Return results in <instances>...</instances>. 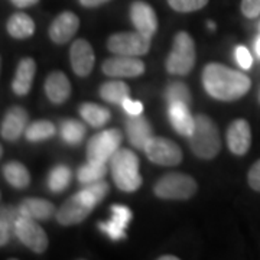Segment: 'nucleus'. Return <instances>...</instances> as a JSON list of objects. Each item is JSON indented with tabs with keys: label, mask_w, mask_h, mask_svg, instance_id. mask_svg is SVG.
<instances>
[{
	"label": "nucleus",
	"mask_w": 260,
	"mask_h": 260,
	"mask_svg": "<svg viewBox=\"0 0 260 260\" xmlns=\"http://www.w3.org/2000/svg\"><path fill=\"white\" fill-rule=\"evenodd\" d=\"M99 93L104 102L112 104H123V102L130 97V88L124 81L116 80V81H107L102 84Z\"/></svg>",
	"instance_id": "nucleus-26"
},
{
	"label": "nucleus",
	"mask_w": 260,
	"mask_h": 260,
	"mask_svg": "<svg viewBox=\"0 0 260 260\" xmlns=\"http://www.w3.org/2000/svg\"><path fill=\"white\" fill-rule=\"evenodd\" d=\"M94 208L88 204L80 192L70 197L56 211V221L61 225H74L85 220Z\"/></svg>",
	"instance_id": "nucleus-11"
},
{
	"label": "nucleus",
	"mask_w": 260,
	"mask_h": 260,
	"mask_svg": "<svg viewBox=\"0 0 260 260\" xmlns=\"http://www.w3.org/2000/svg\"><path fill=\"white\" fill-rule=\"evenodd\" d=\"M80 116L91 127H103L112 119L110 110L95 103H83L80 106Z\"/></svg>",
	"instance_id": "nucleus-24"
},
{
	"label": "nucleus",
	"mask_w": 260,
	"mask_h": 260,
	"mask_svg": "<svg viewBox=\"0 0 260 260\" xmlns=\"http://www.w3.org/2000/svg\"><path fill=\"white\" fill-rule=\"evenodd\" d=\"M37 74V62L32 58H23L18 64L15 78L12 83V88L15 94L18 95H25L30 91L32 83Z\"/></svg>",
	"instance_id": "nucleus-21"
},
{
	"label": "nucleus",
	"mask_w": 260,
	"mask_h": 260,
	"mask_svg": "<svg viewBox=\"0 0 260 260\" xmlns=\"http://www.w3.org/2000/svg\"><path fill=\"white\" fill-rule=\"evenodd\" d=\"M19 217V208L3 207L0 217V244L5 246L10 242L12 236H16V221Z\"/></svg>",
	"instance_id": "nucleus-27"
},
{
	"label": "nucleus",
	"mask_w": 260,
	"mask_h": 260,
	"mask_svg": "<svg viewBox=\"0 0 260 260\" xmlns=\"http://www.w3.org/2000/svg\"><path fill=\"white\" fill-rule=\"evenodd\" d=\"M126 133L129 142L133 148L143 150L148 140L153 136L152 135V126L146 117L143 116H130L126 120Z\"/></svg>",
	"instance_id": "nucleus-20"
},
{
	"label": "nucleus",
	"mask_w": 260,
	"mask_h": 260,
	"mask_svg": "<svg viewBox=\"0 0 260 260\" xmlns=\"http://www.w3.org/2000/svg\"><path fill=\"white\" fill-rule=\"evenodd\" d=\"M102 70L107 77L113 78H135L145 73V64L138 56L116 55L106 59Z\"/></svg>",
	"instance_id": "nucleus-10"
},
{
	"label": "nucleus",
	"mask_w": 260,
	"mask_h": 260,
	"mask_svg": "<svg viewBox=\"0 0 260 260\" xmlns=\"http://www.w3.org/2000/svg\"><path fill=\"white\" fill-rule=\"evenodd\" d=\"M189 148L200 159H213L221 150V138L217 124L205 114L195 116L194 133L189 136Z\"/></svg>",
	"instance_id": "nucleus-3"
},
{
	"label": "nucleus",
	"mask_w": 260,
	"mask_h": 260,
	"mask_svg": "<svg viewBox=\"0 0 260 260\" xmlns=\"http://www.w3.org/2000/svg\"><path fill=\"white\" fill-rule=\"evenodd\" d=\"M242 13L249 19L260 15V0H242Z\"/></svg>",
	"instance_id": "nucleus-36"
},
{
	"label": "nucleus",
	"mask_w": 260,
	"mask_h": 260,
	"mask_svg": "<svg viewBox=\"0 0 260 260\" xmlns=\"http://www.w3.org/2000/svg\"><path fill=\"white\" fill-rule=\"evenodd\" d=\"M70 59L73 71L78 77H87L91 74L95 62L93 47L85 39H77L70 49Z\"/></svg>",
	"instance_id": "nucleus-14"
},
{
	"label": "nucleus",
	"mask_w": 260,
	"mask_h": 260,
	"mask_svg": "<svg viewBox=\"0 0 260 260\" xmlns=\"http://www.w3.org/2000/svg\"><path fill=\"white\" fill-rule=\"evenodd\" d=\"M16 237L23 246L35 253H44L48 247V236L37 220L19 214L16 221Z\"/></svg>",
	"instance_id": "nucleus-9"
},
{
	"label": "nucleus",
	"mask_w": 260,
	"mask_h": 260,
	"mask_svg": "<svg viewBox=\"0 0 260 260\" xmlns=\"http://www.w3.org/2000/svg\"><path fill=\"white\" fill-rule=\"evenodd\" d=\"M18 208L20 215L34 218L37 221L38 220L47 221L55 213L54 204L49 203L48 200H42V198H28V200L22 201V204L19 205Z\"/></svg>",
	"instance_id": "nucleus-22"
},
{
	"label": "nucleus",
	"mask_w": 260,
	"mask_h": 260,
	"mask_svg": "<svg viewBox=\"0 0 260 260\" xmlns=\"http://www.w3.org/2000/svg\"><path fill=\"white\" fill-rule=\"evenodd\" d=\"M247 182L250 185L251 189L260 192V159L256 160L251 168L249 169V174H247Z\"/></svg>",
	"instance_id": "nucleus-37"
},
{
	"label": "nucleus",
	"mask_w": 260,
	"mask_h": 260,
	"mask_svg": "<svg viewBox=\"0 0 260 260\" xmlns=\"http://www.w3.org/2000/svg\"><path fill=\"white\" fill-rule=\"evenodd\" d=\"M227 146L232 153L243 156L249 152L251 146V129L249 121L237 119L227 129Z\"/></svg>",
	"instance_id": "nucleus-15"
},
{
	"label": "nucleus",
	"mask_w": 260,
	"mask_h": 260,
	"mask_svg": "<svg viewBox=\"0 0 260 260\" xmlns=\"http://www.w3.org/2000/svg\"><path fill=\"white\" fill-rule=\"evenodd\" d=\"M254 51H256V54L260 58V35L256 38V41H254Z\"/></svg>",
	"instance_id": "nucleus-41"
},
{
	"label": "nucleus",
	"mask_w": 260,
	"mask_h": 260,
	"mask_svg": "<svg viewBox=\"0 0 260 260\" xmlns=\"http://www.w3.org/2000/svg\"><path fill=\"white\" fill-rule=\"evenodd\" d=\"M165 99H167L168 106L177 104V103L185 104V106H189V104H191V93H189V88L186 87L185 84L179 83V81L171 83L168 85L167 90H165Z\"/></svg>",
	"instance_id": "nucleus-33"
},
{
	"label": "nucleus",
	"mask_w": 260,
	"mask_h": 260,
	"mask_svg": "<svg viewBox=\"0 0 260 260\" xmlns=\"http://www.w3.org/2000/svg\"><path fill=\"white\" fill-rule=\"evenodd\" d=\"M28 112L25 109L22 107L9 109L2 120V127H0L2 138L9 142L18 140L28 127Z\"/></svg>",
	"instance_id": "nucleus-16"
},
{
	"label": "nucleus",
	"mask_w": 260,
	"mask_h": 260,
	"mask_svg": "<svg viewBox=\"0 0 260 260\" xmlns=\"http://www.w3.org/2000/svg\"><path fill=\"white\" fill-rule=\"evenodd\" d=\"M107 164H100V162H91L88 160L85 165L78 169L77 178L78 182L83 185H88L97 181H102L103 178L107 175Z\"/></svg>",
	"instance_id": "nucleus-28"
},
{
	"label": "nucleus",
	"mask_w": 260,
	"mask_h": 260,
	"mask_svg": "<svg viewBox=\"0 0 260 260\" xmlns=\"http://www.w3.org/2000/svg\"><path fill=\"white\" fill-rule=\"evenodd\" d=\"M85 126L77 120H64L61 123V138L68 145H80L85 136Z\"/></svg>",
	"instance_id": "nucleus-31"
},
{
	"label": "nucleus",
	"mask_w": 260,
	"mask_h": 260,
	"mask_svg": "<svg viewBox=\"0 0 260 260\" xmlns=\"http://www.w3.org/2000/svg\"><path fill=\"white\" fill-rule=\"evenodd\" d=\"M55 124L48 120H38L30 123L25 130V138L28 142H42L51 139L55 135Z\"/></svg>",
	"instance_id": "nucleus-30"
},
{
	"label": "nucleus",
	"mask_w": 260,
	"mask_h": 260,
	"mask_svg": "<svg viewBox=\"0 0 260 260\" xmlns=\"http://www.w3.org/2000/svg\"><path fill=\"white\" fill-rule=\"evenodd\" d=\"M78 192L94 208L99 203H102L103 200H104V197L107 195V192H109V184L102 179V181H97V182H93V184L84 185Z\"/></svg>",
	"instance_id": "nucleus-32"
},
{
	"label": "nucleus",
	"mask_w": 260,
	"mask_h": 260,
	"mask_svg": "<svg viewBox=\"0 0 260 260\" xmlns=\"http://www.w3.org/2000/svg\"><path fill=\"white\" fill-rule=\"evenodd\" d=\"M198 184L194 178L182 172H169L159 178L153 192L162 200H188L197 192Z\"/></svg>",
	"instance_id": "nucleus-5"
},
{
	"label": "nucleus",
	"mask_w": 260,
	"mask_h": 260,
	"mask_svg": "<svg viewBox=\"0 0 260 260\" xmlns=\"http://www.w3.org/2000/svg\"><path fill=\"white\" fill-rule=\"evenodd\" d=\"M12 3L16 8H29V6H34L35 3H38V0H12Z\"/></svg>",
	"instance_id": "nucleus-40"
},
{
	"label": "nucleus",
	"mask_w": 260,
	"mask_h": 260,
	"mask_svg": "<svg viewBox=\"0 0 260 260\" xmlns=\"http://www.w3.org/2000/svg\"><path fill=\"white\" fill-rule=\"evenodd\" d=\"M44 88L48 100L54 104H62L71 95V83L68 77L61 71H54L48 75Z\"/></svg>",
	"instance_id": "nucleus-18"
},
{
	"label": "nucleus",
	"mask_w": 260,
	"mask_h": 260,
	"mask_svg": "<svg viewBox=\"0 0 260 260\" xmlns=\"http://www.w3.org/2000/svg\"><path fill=\"white\" fill-rule=\"evenodd\" d=\"M73 178L71 169L65 165H56L55 168L51 169L48 175V188L52 192H62L64 189L68 188L70 182Z\"/></svg>",
	"instance_id": "nucleus-29"
},
{
	"label": "nucleus",
	"mask_w": 260,
	"mask_h": 260,
	"mask_svg": "<svg viewBox=\"0 0 260 260\" xmlns=\"http://www.w3.org/2000/svg\"><path fill=\"white\" fill-rule=\"evenodd\" d=\"M152 164L162 167H175L182 160V150L174 140L152 136L143 149Z\"/></svg>",
	"instance_id": "nucleus-8"
},
{
	"label": "nucleus",
	"mask_w": 260,
	"mask_h": 260,
	"mask_svg": "<svg viewBox=\"0 0 260 260\" xmlns=\"http://www.w3.org/2000/svg\"><path fill=\"white\" fill-rule=\"evenodd\" d=\"M8 32L12 38L15 39H26L30 38L35 32V22L26 13L18 12L12 15L8 20Z\"/></svg>",
	"instance_id": "nucleus-23"
},
{
	"label": "nucleus",
	"mask_w": 260,
	"mask_h": 260,
	"mask_svg": "<svg viewBox=\"0 0 260 260\" xmlns=\"http://www.w3.org/2000/svg\"><path fill=\"white\" fill-rule=\"evenodd\" d=\"M84 8H97V6H102L104 3L110 2V0H78Z\"/></svg>",
	"instance_id": "nucleus-39"
},
{
	"label": "nucleus",
	"mask_w": 260,
	"mask_h": 260,
	"mask_svg": "<svg viewBox=\"0 0 260 260\" xmlns=\"http://www.w3.org/2000/svg\"><path fill=\"white\" fill-rule=\"evenodd\" d=\"M210 0H168V5L177 12L181 13H189V12H197L207 6Z\"/></svg>",
	"instance_id": "nucleus-34"
},
{
	"label": "nucleus",
	"mask_w": 260,
	"mask_h": 260,
	"mask_svg": "<svg viewBox=\"0 0 260 260\" xmlns=\"http://www.w3.org/2000/svg\"><path fill=\"white\" fill-rule=\"evenodd\" d=\"M139 158L130 149H119L110 159L113 181L123 192L138 191L143 182L139 172Z\"/></svg>",
	"instance_id": "nucleus-2"
},
{
	"label": "nucleus",
	"mask_w": 260,
	"mask_h": 260,
	"mask_svg": "<svg viewBox=\"0 0 260 260\" xmlns=\"http://www.w3.org/2000/svg\"><path fill=\"white\" fill-rule=\"evenodd\" d=\"M130 20L133 23V26L136 28L138 32L152 38L156 30H158V18L153 8L145 3L136 0L132 3L130 6Z\"/></svg>",
	"instance_id": "nucleus-12"
},
{
	"label": "nucleus",
	"mask_w": 260,
	"mask_h": 260,
	"mask_svg": "<svg viewBox=\"0 0 260 260\" xmlns=\"http://www.w3.org/2000/svg\"><path fill=\"white\" fill-rule=\"evenodd\" d=\"M121 132L117 129L103 130L94 135L87 145V160L107 164L113 155L120 149Z\"/></svg>",
	"instance_id": "nucleus-6"
},
{
	"label": "nucleus",
	"mask_w": 260,
	"mask_h": 260,
	"mask_svg": "<svg viewBox=\"0 0 260 260\" xmlns=\"http://www.w3.org/2000/svg\"><path fill=\"white\" fill-rule=\"evenodd\" d=\"M80 28V19L73 12H62L56 16L49 26V38L56 45H64L77 34Z\"/></svg>",
	"instance_id": "nucleus-13"
},
{
	"label": "nucleus",
	"mask_w": 260,
	"mask_h": 260,
	"mask_svg": "<svg viewBox=\"0 0 260 260\" xmlns=\"http://www.w3.org/2000/svg\"><path fill=\"white\" fill-rule=\"evenodd\" d=\"M201 78L205 91L220 102L239 100L249 93L251 87L250 78L247 75L218 62L205 65Z\"/></svg>",
	"instance_id": "nucleus-1"
},
{
	"label": "nucleus",
	"mask_w": 260,
	"mask_h": 260,
	"mask_svg": "<svg viewBox=\"0 0 260 260\" xmlns=\"http://www.w3.org/2000/svg\"><path fill=\"white\" fill-rule=\"evenodd\" d=\"M160 260H178L177 256H169V254H167V256H160L159 257Z\"/></svg>",
	"instance_id": "nucleus-42"
},
{
	"label": "nucleus",
	"mask_w": 260,
	"mask_h": 260,
	"mask_svg": "<svg viewBox=\"0 0 260 260\" xmlns=\"http://www.w3.org/2000/svg\"><path fill=\"white\" fill-rule=\"evenodd\" d=\"M133 214L129 210V207L120 204L112 205V220L106 221V223L99 224V229L103 233H106L112 240L117 242L126 237V227L130 223Z\"/></svg>",
	"instance_id": "nucleus-17"
},
{
	"label": "nucleus",
	"mask_w": 260,
	"mask_h": 260,
	"mask_svg": "<svg viewBox=\"0 0 260 260\" xmlns=\"http://www.w3.org/2000/svg\"><path fill=\"white\" fill-rule=\"evenodd\" d=\"M123 109H124V112L130 114V116H139L143 112V104L138 100H130V99H126L124 102H123Z\"/></svg>",
	"instance_id": "nucleus-38"
},
{
	"label": "nucleus",
	"mask_w": 260,
	"mask_h": 260,
	"mask_svg": "<svg viewBox=\"0 0 260 260\" xmlns=\"http://www.w3.org/2000/svg\"><path fill=\"white\" fill-rule=\"evenodd\" d=\"M259 102H260V95H259Z\"/></svg>",
	"instance_id": "nucleus-43"
},
{
	"label": "nucleus",
	"mask_w": 260,
	"mask_h": 260,
	"mask_svg": "<svg viewBox=\"0 0 260 260\" xmlns=\"http://www.w3.org/2000/svg\"><path fill=\"white\" fill-rule=\"evenodd\" d=\"M188 107L189 106L181 104V103L171 104L168 107V117H169L172 127L175 129L177 133H179L181 136H185V138H189L194 133L195 129V116L191 114Z\"/></svg>",
	"instance_id": "nucleus-19"
},
{
	"label": "nucleus",
	"mask_w": 260,
	"mask_h": 260,
	"mask_svg": "<svg viewBox=\"0 0 260 260\" xmlns=\"http://www.w3.org/2000/svg\"><path fill=\"white\" fill-rule=\"evenodd\" d=\"M195 44L188 32H178L172 49L165 61L167 71L172 75H186L191 73L195 65Z\"/></svg>",
	"instance_id": "nucleus-4"
},
{
	"label": "nucleus",
	"mask_w": 260,
	"mask_h": 260,
	"mask_svg": "<svg viewBox=\"0 0 260 260\" xmlns=\"http://www.w3.org/2000/svg\"><path fill=\"white\" fill-rule=\"evenodd\" d=\"M234 56H236V61H237V64L240 65L242 70H249L253 65V58H251L250 51L246 47H243V45H239L236 48Z\"/></svg>",
	"instance_id": "nucleus-35"
},
{
	"label": "nucleus",
	"mask_w": 260,
	"mask_h": 260,
	"mask_svg": "<svg viewBox=\"0 0 260 260\" xmlns=\"http://www.w3.org/2000/svg\"><path fill=\"white\" fill-rule=\"evenodd\" d=\"M150 39L140 32H119L107 39V48L114 55L142 56L150 49Z\"/></svg>",
	"instance_id": "nucleus-7"
},
{
	"label": "nucleus",
	"mask_w": 260,
	"mask_h": 260,
	"mask_svg": "<svg viewBox=\"0 0 260 260\" xmlns=\"http://www.w3.org/2000/svg\"><path fill=\"white\" fill-rule=\"evenodd\" d=\"M2 172H3V178L13 188L23 189L30 184V175H29L28 168L25 167L23 164H20V162L12 160V162L6 164L3 167Z\"/></svg>",
	"instance_id": "nucleus-25"
}]
</instances>
